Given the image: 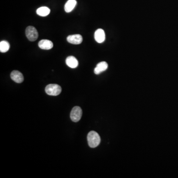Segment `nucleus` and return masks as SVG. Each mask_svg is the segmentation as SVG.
I'll return each mask as SVG.
<instances>
[{
    "label": "nucleus",
    "mask_w": 178,
    "mask_h": 178,
    "mask_svg": "<svg viewBox=\"0 0 178 178\" xmlns=\"http://www.w3.org/2000/svg\"><path fill=\"white\" fill-rule=\"evenodd\" d=\"M88 145L92 148L97 147L100 142V136L95 131H91L87 136Z\"/></svg>",
    "instance_id": "f257e3e1"
},
{
    "label": "nucleus",
    "mask_w": 178,
    "mask_h": 178,
    "mask_svg": "<svg viewBox=\"0 0 178 178\" xmlns=\"http://www.w3.org/2000/svg\"><path fill=\"white\" fill-rule=\"evenodd\" d=\"M62 88L59 85L55 84H49L46 86L45 91L47 95L53 96H56L62 92Z\"/></svg>",
    "instance_id": "f03ea898"
},
{
    "label": "nucleus",
    "mask_w": 178,
    "mask_h": 178,
    "mask_svg": "<svg viewBox=\"0 0 178 178\" xmlns=\"http://www.w3.org/2000/svg\"><path fill=\"white\" fill-rule=\"evenodd\" d=\"M25 34L28 40L32 42L36 41L38 38L37 30L33 26H28L26 29Z\"/></svg>",
    "instance_id": "7ed1b4c3"
},
{
    "label": "nucleus",
    "mask_w": 178,
    "mask_h": 178,
    "mask_svg": "<svg viewBox=\"0 0 178 178\" xmlns=\"http://www.w3.org/2000/svg\"><path fill=\"white\" fill-rule=\"evenodd\" d=\"M82 116V109L79 106H75L72 108L70 113V118L72 121L78 122L81 119Z\"/></svg>",
    "instance_id": "20e7f679"
},
{
    "label": "nucleus",
    "mask_w": 178,
    "mask_h": 178,
    "mask_svg": "<svg viewBox=\"0 0 178 178\" xmlns=\"http://www.w3.org/2000/svg\"><path fill=\"white\" fill-rule=\"evenodd\" d=\"M67 41L70 44L79 45L82 42L83 38L81 35H69L67 37Z\"/></svg>",
    "instance_id": "39448f33"
},
{
    "label": "nucleus",
    "mask_w": 178,
    "mask_h": 178,
    "mask_svg": "<svg viewBox=\"0 0 178 178\" xmlns=\"http://www.w3.org/2000/svg\"><path fill=\"white\" fill-rule=\"evenodd\" d=\"M94 37L96 42L99 43H102L105 41V32L102 29H98L95 32Z\"/></svg>",
    "instance_id": "423d86ee"
},
{
    "label": "nucleus",
    "mask_w": 178,
    "mask_h": 178,
    "mask_svg": "<svg viewBox=\"0 0 178 178\" xmlns=\"http://www.w3.org/2000/svg\"><path fill=\"white\" fill-rule=\"evenodd\" d=\"M10 77L13 81L17 83H21L24 80L23 74L18 71L14 70L12 71L10 74Z\"/></svg>",
    "instance_id": "0eeeda50"
},
{
    "label": "nucleus",
    "mask_w": 178,
    "mask_h": 178,
    "mask_svg": "<svg viewBox=\"0 0 178 178\" xmlns=\"http://www.w3.org/2000/svg\"><path fill=\"white\" fill-rule=\"evenodd\" d=\"M39 47L42 50H50L54 46L53 43L50 40H42L38 43Z\"/></svg>",
    "instance_id": "6e6552de"
},
{
    "label": "nucleus",
    "mask_w": 178,
    "mask_h": 178,
    "mask_svg": "<svg viewBox=\"0 0 178 178\" xmlns=\"http://www.w3.org/2000/svg\"><path fill=\"white\" fill-rule=\"evenodd\" d=\"M108 68V64L105 62H102L99 63L95 68L94 72L96 74H100L101 72L106 70Z\"/></svg>",
    "instance_id": "1a4fd4ad"
},
{
    "label": "nucleus",
    "mask_w": 178,
    "mask_h": 178,
    "mask_svg": "<svg viewBox=\"0 0 178 178\" xmlns=\"http://www.w3.org/2000/svg\"><path fill=\"white\" fill-rule=\"evenodd\" d=\"M67 66L71 68H75L78 66V62L74 56H68L66 59Z\"/></svg>",
    "instance_id": "9d476101"
},
{
    "label": "nucleus",
    "mask_w": 178,
    "mask_h": 178,
    "mask_svg": "<svg viewBox=\"0 0 178 178\" xmlns=\"http://www.w3.org/2000/svg\"><path fill=\"white\" fill-rule=\"evenodd\" d=\"M76 4L77 1L76 0H68L64 6V10L66 13H70L74 9Z\"/></svg>",
    "instance_id": "9b49d317"
},
{
    "label": "nucleus",
    "mask_w": 178,
    "mask_h": 178,
    "mask_svg": "<svg viewBox=\"0 0 178 178\" xmlns=\"http://www.w3.org/2000/svg\"><path fill=\"white\" fill-rule=\"evenodd\" d=\"M50 9L46 6H42L37 9L36 13L41 17H46L50 13Z\"/></svg>",
    "instance_id": "f8f14e48"
},
{
    "label": "nucleus",
    "mask_w": 178,
    "mask_h": 178,
    "mask_svg": "<svg viewBox=\"0 0 178 178\" xmlns=\"http://www.w3.org/2000/svg\"><path fill=\"white\" fill-rule=\"evenodd\" d=\"M10 45L6 41H2L0 42V51L1 53H6L9 50Z\"/></svg>",
    "instance_id": "ddd939ff"
}]
</instances>
